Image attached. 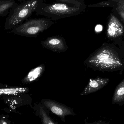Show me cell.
Masks as SVG:
<instances>
[{
  "label": "cell",
  "mask_w": 124,
  "mask_h": 124,
  "mask_svg": "<svg viewBox=\"0 0 124 124\" xmlns=\"http://www.w3.org/2000/svg\"><path fill=\"white\" fill-rule=\"evenodd\" d=\"M85 66L94 71L116 72L122 75L124 71V40L103 43L84 60Z\"/></svg>",
  "instance_id": "obj_1"
},
{
  "label": "cell",
  "mask_w": 124,
  "mask_h": 124,
  "mask_svg": "<svg viewBox=\"0 0 124 124\" xmlns=\"http://www.w3.org/2000/svg\"><path fill=\"white\" fill-rule=\"evenodd\" d=\"M86 7H78L63 2L50 3L42 1L39 4L35 12L53 21L77 16L86 11Z\"/></svg>",
  "instance_id": "obj_2"
},
{
  "label": "cell",
  "mask_w": 124,
  "mask_h": 124,
  "mask_svg": "<svg viewBox=\"0 0 124 124\" xmlns=\"http://www.w3.org/2000/svg\"><path fill=\"white\" fill-rule=\"evenodd\" d=\"M43 0H25L13 7L5 20L4 29L11 30L27 19Z\"/></svg>",
  "instance_id": "obj_3"
},
{
  "label": "cell",
  "mask_w": 124,
  "mask_h": 124,
  "mask_svg": "<svg viewBox=\"0 0 124 124\" xmlns=\"http://www.w3.org/2000/svg\"><path fill=\"white\" fill-rule=\"evenodd\" d=\"M54 22L49 18H41L26 20L10 31V33L22 36L36 37L39 34L50 28Z\"/></svg>",
  "instance_id": "obj_4"
},
{
  "label": "cell",
  "mask_w": 124,
  "mask_h": 124,
  "mask_svg": "<svg viewBox=\"0 0 124 124\" xmlns=\"http://www.w3.org/2000/svg\"><path fill=\"white\" fill-rule=\"evenodd\" d=\"M107 38L111 41L123 39L124 37V25L114 13L110 15L108 20L106 30Z\"/></svg>",
  "instance_id": "obj_5"
},
{
  "label": "cell",
  "mask_w": 124,
  "mask_h": 124,
  "mask_svg": "<svg viewBox=\"0 0 124 124\" xmlns=\"http://www.w3.org/2000/svg\"><path fill=\"white\" fill-rule=\"evenodd\" d=\"M41 103L50 112L60 118L62 121L66 122L65 118L67 116H76L74 110L65 104L50 99H43Z\"/></svg>",
  "instance_id": "obj_6"
},
{
  "label": "cell",
  "mask_w": 124,
  "mask_h": 124,
  "mask_svg": "<svg viewBox=\"0 0 124 124\" xmlns=\"http://www.w3.org/2000/svg\"><path fill=\"white\" fill-rule=\"evenodd\" d=\"M7 106V110L14 111L17 108L25 105H31L32 98L27 93L18 95L0 98Z\"/></svg>",
  "instance_id": "obj_7"
},
{
  "label": "cell",
  "mask_w": 124,
  "mask_h": 124,
  "mask_svg": "<svg viewBox=\"0 0 124 124\" xmlns=\"http://www.w3.org/2000/svg\"><path fill=\"white\" fill-rule=\"evenodd\" d=\"M40 44L44 48L58 53L66 52L68 49L65 39L60 36L48 37Z\"/></svg>",
  "instance_id": "obj_8"
},
{
  "label": "cell",
  "mask_w": 124,
  "mask_h": 124,
  "mask_svg": "<svg viewBox=\"0 0 124 124\" xmlns=\"http://www.w3.org/2000/svg\"><path fill=\"white\" fill-rule=\"evenodd\" d=\"M108 78L97 77L90 79L89 82L84 90L80 94L81 96H84L97 91L105 87L110 82Z\"/></svg>",
  "instance_id": "obj_9"
},
{
  "label": "cell",
  "mask_w": 124,
  "mask_h": 124,
  "mask_svg": "<svg viewBox=\"0 0 124 124\" xmlns=\"http://www.w3.org/2000/svg\"><path fill=\"white\" fill-rule=\"evenodd\" d=\"M31 107L35 111L36 116L40 118L42 124H58L49 116L50 111L41 102L34 103L33 106L31 105Z\"/></svg>",
  "instance_id": "obj_10"
},
{
  "label": "cell",
  "mask_w": 124,
  "mask_h": 124,
  "mask_svg": "<svg viewBox=\"0 0 124 124\" xmlns=\"http://www.w3.org/2000/svg\"><path fill=\"white\" fill-rule=\"evenodd\" d=\"M30 91L28 87L9 86L0 83V98L28 93Z\"/></svg>",
  "instance_id": "obj_11"
},
{
  "label": "cell",
  "mask_w": 124,
  "mask_h": 124,
  "mask_svg": "<svg viewBox=\"0 0 124 124\" xmlns=\"http://www.w3.org/2000/svg\"><path fill=\"white\" fill-rule=\"evenodd\" d=\"M46 70L45 64L43 63L33 68L22 80L23 84L32 83L38 81L43 76Z\"/></svg>",
  "instance_id": "obj_12"
},
{
  "label": "cell",
  "mask_w": 124,
  "mask_h": 124,
  "mask_svg": "<svg viewBox=\"0 0 124 124\" xmlns=\"http://www.w3.org/2000/svg\"><path fill=\"white\" fill-rule=\"evenodd\" d=\"M112 104L124 106V79L115 89L112 98Z\"/></svg>",
  "instance_id": "obj_13"
},
{
  "label": "cell",
  "mask_w": 124,
  "mask_h": 124,
  "mask_svg": "<svg viewBox=\"0 0 124 124\" xmlns=\"http://www.w3.org/2000/svg\"><path fill=\"white\" fill-rule=\"evenodd\" d=\"M18 4L15 0H0V17H6Z\"/></svg>",
  "instance_id": "obj_14"
},
{
  "label": "cell",
  "mask_w": 124,
  "mask_h": 124,
  "mask_svg": "<svg viewBox=\"0 0 124 124\" xmlns=\"http://www.w3.org/2000/svg\"><path fill=\"white\" fill-rule=\"evenodd\" d=\"M44 1L46 0H43ZM58 2H63L69 4L71 5H74L78 7H86L85 3L81 2L79 0H54Z\"/></svg>",
  "instance_id": "obj_15"
},
{
  "label": "cell",
  "mask_w": 124,
  "mask_h": 124,
  "mask_svg": "<svg viewBox=\"0 0 124 124\" xmlns=\"http://www.w3.org/2000/svg\"><path fill=\"white\" fill-rule=\"evenodd\" d=\"M113 12L116 13L124 23V10L119 7H114Z\"/></svg>",
  "instance_id": "obj_16"
},
{
  "label": "cell",
  "mask_w": 124,
  "mask_h": 124,
  "mask_svg": "<svg viewBox=\"0 0 124 124\" xmlns=\"http://www.w3.org/2000/svg\"><path fill=\"white\" fill-rule=\"evenodd\" d=\"M111 6L114 7H119L124 10V0H117L112 3Z\"/></svg>",
  "instance_id": "obj_17"
},
{
  "label": "cell",
  "mask_w": 124,
  "mask_h": 124,
  "mask_svg": "<svg viewBox=\"0 0 124 124\" xmlns=\"http://www.w3.org/2000/svg\"><path fill=\"white\" fill-rule=\"evenodd\" d=\"M11 123L8 116L4 115L0 116V124H8Z\"/></svg>",
  "instance_id": "obj_18"
},
{
  "label": "cell",
  "mask_w": 124,
  "mask_h": 124,
  "mask_svg": "<svg viewBox=\"0 0 124 124\" xmlns=\"http://www.w3.org/2000/svg\"><path fill=\"white\" fill-rule=\"evenodd\" d=\"M79 0L80 1H81V2H82V3H85L84 0Z\"/></svg>",
  "instance_id": "obj_19"
},
{
  "label": "cell",
  "mask_w": 124,
  "mask_h": 124,
  "mask_svg": "<svg viewBox=\"0 0 124 124\" xmlns=\"http://www.w3.org/2000/svg\"><path fill=\"white\" fill-rule=\"evenodd\" d=\"M17 0L19 1L20 2H22L23 1H24L25 0Z\"/></svg>",
  "instance_id": "obj_20"
}]
</instances>
